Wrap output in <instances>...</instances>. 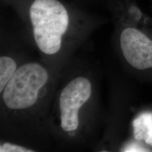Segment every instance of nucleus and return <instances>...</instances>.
Instances as JSON below:
<instances>
[{
  "instance_id": "obj_1",
  "label": "nucleus",
  "mask_w": 152,
  "mask_h": 152,
  "mask_svg": "<svg viewBox=\"0 0 152 152\" xmlns=\"http://www.w3.org/2000/svg\"><path fill=\"white\" fill-rule=\"evenodd\" d=\"M30 17L38 48L47 54L58 52L69 24L64 6L58 0H35L30 7Z\"/></svg>"
},
{
  "instance_id": "obj_2",
  "label": "nucleus",
  "mask_w": 152,
  "mask_h": 152,
  "mask_svg": "<svg viewBox=\"0 0 152 152\" xmlns=\"http://www.w3.org/2000/svg\"><path fill=\"white\" fill-rule=\"evenodd\" d=\"M49 75L45 68L38 64H27L16 71L5 88L3 99L11 109H23L37 102L38 92L47 83Z\"/></svg>"
},
{
  "instance_id": "obj_3",
  "label": "nucleus",
  "mask_w": 152,
  "mask_h": 152,
  "mask_svg": "<svg viewBox=\"0 0 152 152\" xmlns=\"http://www.w3.org/2000/svg\"><path fill=\"white\" fill-rule=\"evenodd\" d=\"M92 93V85L87 78L78 77L63 89L59 97L61 126L66 132L77 130L79 110L87 102Z\"/></svg>"
},
{
  "instance_id": "obj_4",
  "label": "nucleus",
  "mask_w": 152,
  "mask_h": 152,
  "mask_svg": "<svg viewBox=\"0 0 152 152\" xmlns=\"http://www.w3.org/2000/svg\"><path fill=\"white\" fill-rule=\"evenodd\" d=\"M123 56L129 64L139 70L152 68V40L140 30L128 28L121 35Z\"/></svg>"
},
{
  "instance_id": "obj_5",
  "label": "nucleus",
  "mask_w": 152,
  "mask_h": 152,
  "mask_svg": "<svg viewBox=\"0 0 152 152\" xmlns=\"http://www.w3.org/2000/svg\"><path fill=\"white\" fill-rule=\"evenodd\" d=\"M133 134L137 140H143L152 146V113L145 112L138 115L132 123Z\"/></svg>"
},
{
  "instance_id": "obj_6",
  "label": "nucleus",
  "mask_w": 152,
  "mask_h": 152,
  "mask_svg": "<svg viewBox=\"0 0 152 152\" xmlns=\"http://www.w3.org/2000/svg\"><path fill=\"white\" fill-rule=\"evenodd\" d=\"M16 64L8 56L0 58V91L2 92L6 85L16 73Z\"/></svg>"
},
{
  "instance_id": "obj_7",
  "label": "nucleus",
  "mask_w": 152,
  "mask_h": 152,
  "mask_svg": "<svg viewBox=\"0 0 152 152\" xmlns=\"http://www.w3.org/2000/svg\"><path fill=\"white\" fill-rule=\"evenodd\" d=\"M0 152H35L33 150H30L21 146L13 144L9 142L1 144L0 147Z\"/></svg>"
},
{
  "instance_id": "obj_8",
  "label": "nucleus",
  "mask_w": 152,
  "mask_h": 152,
  "mask_svg": "<svg viewBox=\"0 0 152 152\" xmlns=\"http://www.w3.org/2000/svg\"><path fill=\"white\" fill-rule=\"evenodd\" d=\"M124 152H147V151H144V150L142 149V148L132 145L130 146V147L126 148V149L125 150Z\"/></svg>"
},
{
  "instance_id": "obj_9",
  "label": "nucleus",
  "mask_w": 152,
  "mask_h": 152,
  "mask_svg": "<svg viewBox=\"0 0 152 152\" xmlns=\"http://www.w3.org/2000/svg\"><path fill=\"white\" fill-rule=\"evenodd\" d=\"M101 152H109V151H101Z\"/></svg>"
}]
</instances>
